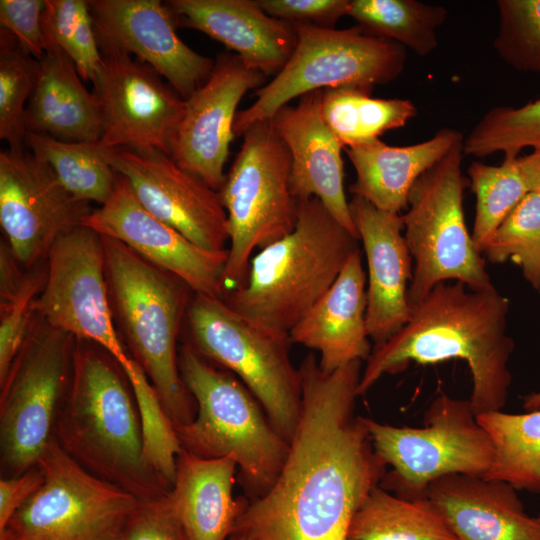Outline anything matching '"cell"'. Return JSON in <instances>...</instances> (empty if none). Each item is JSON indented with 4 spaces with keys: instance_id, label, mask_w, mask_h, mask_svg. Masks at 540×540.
I'll list each match as a JSON object with an SVG mask.
<instances>
[{
    "instance_id": "43",
    "label": "cell",
    "mask_w": 540,
    "mask_h": 540,
    "mask_svg": "<svg viewBox=\"0 0 540 540\" xmlns=\"http://www.w3.org/2000/svg\"><path fill=\"white\" fill-rule=\"evenodd\" d=\"M45 0H1L0 25L17 39L21 48L41 60L46 47L41 17Z\"/></svg>"
},
{
    "instance_id": "47",
    "label": "cell",
    "mask_w": 540,
    "mask_h": 540,
    "mask_svg": "<svg viewBox=\"0 0 540 540\" xmlns=\"http://www.w3.org/2000/svg\"><path fill=\"white\" fill-rule=\"evenodd\" d=\"M523 407L527 411L540 409V390L532 392L523 398Z\"/></svg>"
},
{
    "instance_id": "1",
    "label": "cell",
    "mask_w": 540,
    "mask_h": 540,
    "mask_svg": "<svg viewBox=\"0 0 540 540\" xmlns=\"http://www.w3.org/2000/svg\"><path fill=\"white\" fill-rule=\"evenodd\" d=\"M362 361L324 372L309 353L298 368V425L273 485L241 497L240 540H347L351 520L386 474L365 417L354 414Z\"/></svg>"
},
{
    "instance_id": "48",
    "label": "cell",
    "mask_w": 540,
    "mask_h": 540,
    "mask_svg": "<svg viewBox=\"0 0 540 540\" xmlns=\"http://www.w3.org/2000/svg\"><path fill=\"white\" fill-rule=\"evenodd\" d=\"M228 540H240V539L236 537L235 535H231Z\"/></svg>"
},
{
    "instance_id": "26",
    "label": "cell",
    "mask_w": 540,
    "mask_h": 540,
    "mask_svg": "<svg viewBox=\"0 0 540 540\" xmlns=\"http://www.w3.org/2000/svg\"><path fill=\"white\" fill-rule=\"evenodd\" d=\"M462 140L460 131L443 128L430 139L408 146L374 139L346 147L356 172L349 190L380 210L400 214L416 180Z\"/></svg>"
},
{
    "instance_id": "28",
    "label": "cell",
    "mask_w": 540,
    "mask_h": 540,
    "mask_svg": "<svg viewBox=\"0 0 540 540\" xmlns=\"http://www.w3.org/2000/svg\"><path fill=\"white\" fill-rule=\"evenodd\" d=\"M81 79L66 54L59 50L46 51L26 108L27 132L65 141L99 142L103 134L100 105Z\"/></svg>"
},
{
    "instance_id": "35",
    "label": "cell",
    "mask_w": 540,
    "mask_h": 540,
    "mask_svg": "<svg viewBox=\"0 0 540 540\" xmlns=\"http://www.w3.org/2000/svg\"><path fill=\"white\" fill-rule=\"evenodd\" d=\"M40 60L19 45L8 30L0 29V139L9 149L26 148V108L38 82Z\"/></svg>"
},
{
    "instance_id": "19",
    "label": "cell",
    "mask_w": 540,
    "mask_h": 540,
    "mask_svg": "<svg viewBox=\"0 0 540 540\" xmlns=\"http://www.w3.org/2000/svg\"><path fill=\"white\" fill-rule=\"evenodd\" d=\"M82 225L125 244L176 276L194 294L223 299L228 249L211 251L191 242L146 210L120 174L117 173L110 198L100 208L92 210Z\"/></svg>"
},
{
    "instance_id": "38",
    "label": "cell",
    "mask_w": 540,
    "mask_h": 540,
    "mask_svg": "<svg viewBox=\"0 0 540 540\" xmlns=\"http://www.w3.org/2000/svg\"><path fill=\"white\" fill-rule=\"evenodd\" d=\"M127 378L140 416L145 460L160 480L171 489L176 475V459L182 450L174 424L137 362L133 373Z\"/></svg>"
},
{
    "instance_id": "46",
    "label": "cell",
    "mask_w": 540,
    "mask_h": 540,
    "mask_svg": "<svg viewBox=\"0 0 540 540\" xmlns=\"http://www.w3.org/2000/svg\"><path fill=\"white\" fill-rule=\"evenodd\" d=\"M527 177L531 191L540 192V148L525 155Z\"/></svg>"
},
{
    "instance_id": "18",
    "label": "cell",
    "mask_w": 540,
    "mask_h": 540,
    "mask_svg": "<svg viewBox=\"0 0 540 540\" xmlns=\"http://www.w3.org/2000/svg\"><path fill=\"white\" fill-rule=\"evenodd\" d=\"M101 52L122 51L153 68L187 99L209 78L215 60L191 49L160 0H89Z\"/></svg>"
},
{
    "instance_id": "4",
    "label": "cell",
    "mask_w": 540,
    "mask_h": 540,
    "mask_svg": "<svg viewBox=\"0 0 540 540\" xmlns=\"http://www.w3.org/2000/svg\"><path fill=\"white\" fill-rule=\"evenodd\" d=\"M358 239L315 198L298 201L295 229L252 256L244 284L223 297L241 316L289 334L336 281Z\"/></svg>"
},
{
    "instance_id": "21",
    "label": "cell",
    "mask_w": 540,
    "mask_h": 540,
    "mask_svg": "<svg viewBox=\"0 0 540 540\" xmlns=\"http://www.w3.org/2000/svg\"><path fill=\"white\" fill-rule=\"evenodd\" d=\"M321 92L302 95L296 105H284L270 120L291 155L290 186L294 198L319 199L359 239L344 191V146L323 119Z\"/></svg>"
},
{
    "instance_id": "24",
    "label": "cell",
    "mask_w": 540,
    "mask_h": 540,
    "mask_svg": "<svg viewBox=\"0 0 540 540\" xmlns=\"http://www.w3.org/2000/svg\"><path fill=\"white\" fill-rule=\"evenodd\" d=\"M510 484L482 475L451 474L427 488L458 540H540V519L529 516Z\"/></svg>"
},
{
    "instance_id": "6",
    "label": "cell",
    "mask_w": 540,
    "mask_h": 540,
    "mask_svg": "<svg viewBox=\"0 0 540 540\" xmlns=\"http://www.w3.org/2000/svg\"><path fill=\"white\" fill-rule=\"evenodd\" d=\"M102 239L112 310H116L132 358L145 372L174 426L187 424L197 409L181 378L177 336L190 288L118 240Z\"/></svg>"
},
{
    "instance_id": "9",
    "label": "cell",
    "mask_w": 540,
    "mask_h": 540,
    "mask_svg": "<svg viewBox=\"0 0 540 540\" xmlns=\"http://www.w3.org/2000/svg\"><path fill=\"white\" fill-rule=\"evenodd\" d=\"M463 140L426 170L408 196L404 237L415 260L407 298L410 308L440 282L455 280L473 290L495 288L485 258L468 232L463 210Z\"/></svg>"
},
{
    "instance_id": "41",
    "label": "cell",
    "mask_w": 540,
    "mask_h": 540,
    "mask_svg": "<svg viewBox=\"0 0 540 540\" xmlns=\"http://www.w3.org/2000/svg\"><path fill=\"white\" fill-rule=\"evenodd\" d=\"M494 48L515 70L540 72V0H499Z\"/></svg>"
},
{
    "instance_id": "27",
    "label": "cell",
    "mask_w": 540,
    "mask_h": 540,
    "mask_svg": "<svg viewBox=\"0 0 540 540\" xmlns=\"http://www.w3.org/2000/svg\"><path fill=\"white\" fill-rule=\"evenodd\" d=\"M236 473L230 458H201L182 448L167 497L188 540L229 539L242 505L233 497Z\"/></svg>"
},
{
    "instance_id": "30",
    "label": "cell",
    "mask_w": 540,
    "mask_h": 540,
    "mask_svg": "<svg viewBox=\"0 0 540 540\" xmlns=\"http://www.w3.org/2000/svg\"><path fill=\"white\" fill-rule=\"evenodd\" d=\"M476 418L494 447L493 463L483 476L540 492V409L524 414L498 410Z\"/></svg>"
},
{
    "instance_id": "42",
    "label": "cell",
    "mask_w": 540,
    "mask_h": 540,
    "mask_svg": "<svg viewBox=\"0 0 540 540\" xmlns=\"http://www.w3.org/2000/svg\"><path fill=\"white\" fill-rule=\"evenodd\" d=\"M167 494L139 500L129 520L125 540H188Z\"/></svg>"
},
{
    "instance_id": "8",
    "label": "cell",
    "mask_w": 540,
    "mask_h": 540,
    "mask_svg": "<svg viewBox=\"0 0 540 540\" xmlns=\"http://www.w3.org/2000/svg\"><path fill=\"white\" fill-rule=\"evenodd\" d=\"M219 189L229 229L224 296L240 288L252 253L291 233L298 201L290 186L291 155L271 120L252 124Z\"/></svg>"
},
{
    "instance_id": "17",
    "label": "cell",
    "mask_w": 540,
    "mask_h": 540,
    "mask_svg": "<svg viewBox=\"0 0 540 540\" xmlns=\"http://www.w3.org/2000/svg\"><path fill=\"white\" fill-rule=\"evenodd\" d=\"M105 155L151 214L199 247L227 249L228 217L218 191L161 151L116 148Z\"/></svg>"
},
{
    "instance_id": "34",
    "label": "cell",
    "mask_w": 540,
    "mask_h": 540,
    "mask_svg": "<svg viewBox=\"0 0 540 540\" xmlns=\"http://www.w3.org/2000/svg\"><path fill=\"white\" fill-rule=\"evenodd\" d=\"M470 186L476 196L473 243L482 254L497 229L531 191L525 156L504 158L498 166L474 161L468 167Z\"/></svg>"
},
{
    "instance_id": "15",
    "label": "cell",
    "mask_w": 540,
    "mask_h": 540,
    "mask_svg": "<svg viewBox=\"0 0 540 540\" xmlns=\"http://www.w3.org/2000/svg\"><path fill=\"white\" fill-rule=\"evenodd\" d=\"M93 81L103 149L157 150L171 156L185 110L183 99L149 65L122 51H105Z\"/></svg>"
},
{
    "instance_id": "7",
    "label": "cell",
    "mask_w": 540,
    "mask_h": 540,
    "mask_svg": "<svg viewBox=\"0 0 540 540\" xmlns=\"http://www.w3.org/2000/svg\"><path fill=\"white\" fill-rule=\"evenodd\" d=\"M297 45L272 80L257 89L252 105L237 112L233 133L242 136L255 122L270 119L289 101L324 89L355 87L371 92L397 79L406 48L372 35L360 26L345 29L293 23Z\"/></svg>"
},
{
    "instance_id": "33",
    "label": "cell",
    "mask_w": 540,
    "mask_h": 540,
    "mask_svg": "<svg viewBox=\"0 0 540 540\" xmlns=\"http://www.w3.org/2000/svg\"><path fill=\"white\" fill-rule=\"evenodd\" d=\"M347 15L366 32L426 56L438 45L436 30L447 10L417 0H350Z\"/></svg>"
},
{
    "instance_id": "36",
    "label": "cell",
    "mask_w": 540,
    "mask_h": 540,
    "mask_svg": "<svg viewBox=\"0 0 540 540\" xmlns=\"http://www.w3.org/2000/svg\"><path fill=\"white\" fill-rule=\"evenodd\" d=\"M46 51L59 50L83 80L93 81L102 64L88 1L45 0L41 17Z\"/></svg>"
},
{
    "instance_id": "13",
    "label": "cell",
    "mask_w": 540,
    "mask_h": 540,
    "mask_svg": "<svg viewBox=\"0 0 540 540\" xmlns=\"http://www.w3.org/2000/svg\"><path fill=\"white\" fill-rule=\"evenodd\" d=\"M37 465L43 484L0 529V540H125L138 498L84 469L55 438Z\"/></svg>"
},
{
    "instance_id": "40",
    "label": "cell",
    "mask_w": 540,
    "mask_h": 540,
    "mask_svg": "<svg viewBox=\"0 0 540 540\" xmlns=\"http://www.w3.org/2000/svg\"><path fill=\"white\" fill-rule=\"evenodd\" d=\"M44 270L17 271L0 278V381L20 351L37 315Z\"/></svg>"
},
{
    "instance_id": "10",
    "label": "cell",
    "mask_w": 540,
    "mask_h": 540,
    "mask_svg": "<svg viewBox=\"0 0 540 540\" xmlns=\"http://www.w3.org/2000/svg\"><path fill=\"white\" fill-rule=\"evenodd\" d=\"M193 347L230 370L249 389L288 441L298 425L302 391L289 357V334L264 328L222 298L194 294L187 307Z\"/></svg>"
},
{
    "instance_id": "25",
    "label": "cell",
    "mask_w": 540,
    "mask_h": 540,
    "mask_svg": "<svg viewBox=\"0 0 540 540\" xmlns=\"http://www.w3.org/2000/svg\"><path fill=\"white\" fill-rule=\"evenodd\" d=\"M365 283L358 247L329 290L289 332L291 342L319 352V366L326 373L371 354Z\"/></svg>"
},
{
    "instance_id": "3",
    "label": "cell",
    "mask_w": 540,
    "mask_h": 540,
    "mask_svg": "<svg viewBox=\"0 0 540 540\" xmlns=\"http://www.w3.org/2000/svg\"><path fill=\"white\" fill-rule=\"evenodd\" d=\"M127 383L122 367L107 351L76 339L54 438L93 475L139 500L153 499L170 489L145 460L140 416Z\"/></svg>"
},
{
    "instance_id": "37",
    "label": "cell",
    "mask_w": 540,
    "mask_h": 540,
    "mask_svg": "<svg viewBox=\"0 0 540 540\" xmlns=\"http://www.w3.org/2000/svg\"><path fill=\"white\" fill-rule=\"evenodd\" d=\"M525 147L540 148V99L490 109L463 140L464 154L476 157L502 152L514 158Z\"/></svg>"
},
{
    "instance_id": "31",
    "label": "cell",
    "mask_w": 540,
    "mask_h": 540,
    "mask_svg": "<svg viewBox=\"0 0 540 540\" xmlns=\"http://www.w3.org/2000/svg\"><path fill=\"white\" fill-rule=\"evenodd\" d=\"M324 121L344 148L379 139L385 132L401 128L412 119L416 106L407 99H382L370 92L344 87L321 92Z\"/></svg>"
},
{
    "instance_id": "2",
    "label": "cell",
    "mask_w": 540,
    "mask_h": 540,
    "mask_svg": "<svg viewBox=\"0 0 540 540\" xmlns=\"http://www.w3.org/2000/svg\"><path fill=\"white\" fill-rule=\"evenodd\" d=\"M509 300L496 288L473 290L456 281L440 282L411 308L405 326L375 345L358 385L364 395L386 374L412 363L466 361L472 375L469 398L475 415L501 410L511 385L508 362L514 341L507 334Z\"/></svg>"
},
{
    "instance_id": "44",
    "label": "cell",
    "mask_w": 540,
    "mask_h": 540,
    "mask_svg": "<svg viewBox=\"0 0 540 540\" xmlns=\"http://www.w3.org/2000/svg\"><path fill=\"white\" fill-rule=\"evenodd\" d=\"M270 16L290 23L334 28L347 15L350 0H258Z\"/></svg>"
},
{
    "instance_id": "45",
    "label": "cell",
    "mask_w": 540,
    "mask_h": 540,
    "mask_svg": "<svg viewBox=\"0 0 540 540\" xmlns=\"http://www.w3.org/2000/svg\"><path fill=\"white\" fill-rule=\"evenodd\" d=\"M44 475L38 465L13 477L0 480V529L14 513L41 487Z\"/></svg>"
},
{
    "instance_id": "39",
    "label": "cell",
    "mask_w": 540,
    "mask_h": 540,
    "mask_svg": "<svg viewBox=\"0 0 540 540\" xmlns=\"http://www.w3.org/2000/svg\"><path fill=\"white\" fill-rule=\"evenodd\" d=\"M482 254L491 263L512 259L529 284L540 290V192L530 191L522 198Z\"/></svg>"
},
{
    "instance_id": "49",
    "label": "cell",
    "mask_w": 540,
    "mask_h": 540,
    "mask_svg": "<svg viewBox=\"0 0 540 540\" xmlns=\"http://www.w3.org/2000/svg\"><path fill=\"white\" fill-rule=\"evenodd\" d=\"M538 518L540 519V513H539V516H538Z\"/></svg>"
},
{
    "instance_id": "16",
    "label": "cell",
    "mask_w": 540,
    "mask_h": 540,
    "mask_svg": "<svg viewBox=\"0 0 540 540\" xmlns=\"http://www.w3.org/2000/svg\"><path fill=\"white\" fill-rule=\"evenodd\" d=\"M91 211L90 203L71 195L27 147L0 151V224L26 269L46 260L54 242Z\"/></svg>"
},
{
    "instance_id": "14",
    "label": "cell",
    "mask_w": 540,
    "mask_h": 540,
    "mask_svg": "<svg viewBox=\"0 0 540 540\" xmlns=\"http://www.w3.org/2000/svg\"><path fill=\"white\" fill-rule=\"evenodd\" d=\"M36 313L50 326L107 351L129 375L136 361L117 334L106 278L102 236L85 225L61 235L46 258Z\"/></svg>"
},
{
    "instance_id": "23",
    "label": "cell",
    "mask_w": 540,
    "mask_h": 540,
    "mask_svg": "<svg viewBox=\"0 0 540 540\" xmlns=\"http://www.w3.org/2000/svg\"><path fill=\"white\" fill-rule=\"evenodd\" d=\"M176 26L198 30L264 76L277 75L297 45L293 23L268 15L258 0H169Z\"/></svg>"
},
{
    "instance_id": "5",
    "label": "cell",
    "mask_w": 540,
    "mask_h": 540,
    "mask_svg": "<svg viewBox=\"0 0 540 540\" xmlns=\"http://www.w3.org/2000/svg\"><path fill=\"white\" fill-rule=\"evenodd\" d=\"M178 361L197 409L191 422L174 426L182 448L201 458L234 460L246 498L262 496L284 465L289 441L233 374L212 366L191 344L181 347Z\"/></svg>"
},
{
    "instance_id": "12",
    "label": "cell",
    "mask_w": 540,
    "mask_h": 540,
    "mask_svg": "<svg viewBox=\"0 0 540 540\" xmlns=\"http://www.w3.org/2000/svg\"><path fill=\"white\" fill-rule=\"evenodd\" d=\"M423 427H395L366 418L376 452L392 471L380 485L408 499L426 497L430 483L451 474L484 475L494 447L469 399L441 394L424 414Z\"/></svg>"
},
{
    "instance_id": "11",
    "label": "cell",
    "mask_w": 540,
    "mask_h": 540,
    "mask_svg": "<svg viewBox=\"0 0 540 540\" xmlns=\"http://www.w3.org/2000/svg\"><path fill=\"white\" fill-rule=\"evenodd\" d=\"M76 339L36 315L5 378L0 381L2 477L37 465L54 438L69 387Z\"/></svg>"
},
{
    "instance_id": "32",
    "label": "cell",
    "mask_w": 540,
    "mask_h": 540,
    "mask_svg": "<svg viewBox=\"0 0 540 540\" xmlns=\"http://www.w3.org/2000/svg\"><path fill=\"white\" fill-rule=\"evenodd\" d=\"M26 147L53 169L75 198L103 205L112 195L117 172L99 142L65 141L27 132Z\"/></svg>"
},
{
    "instance_id": "22",
    "label": "cell",
    "mask_w": 540,
    "mask_h": 540,
    "mask_svg": "<svg viewBox=\"0 0 540 540\" xmlns=\"http://www.w3.org/2000/svg\"><path fill=\"white\" fill-rule=\"evenodd\" d=\"M349 208L367 257V332L379 345L410 319L407 282L412 280V256L402 234L401 214L380 210L360 196H353Z\"/></svg>"
},
{
    "instance_id": "29",
    "label": "cell",
    "mask_w": 540,
    "mask_h": 540,
    "mask_svg": "<svg viewBox=\"0 0 540 540\" xmlns=\"http://www.w3.org/2000/svg\"><path fill=\"white\" fill-rule=\"evenodd\" d=\"M347 540H458L427 497L408 499L376 486L355 512Z\"/></svg>"
},
{
    "instance_id": "20",
    "label": "cell",
    "mask_w": 540,
    "mask_h": 540,
    "mask_svg": "<svg viewBox=\"0 0 540 540\" xmlns=\"http://www.w3.org/2000/svg\"><path fill=\"white\" fill-rule=\"evenodd\" d=\"M265 79L235 53H219L207 81L185 99L171 152L174 162L219 191L235 136L233 124L238 104L249 90L262 86Z\"/></svg>"
}]
</instances>
